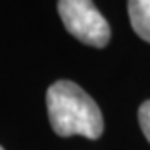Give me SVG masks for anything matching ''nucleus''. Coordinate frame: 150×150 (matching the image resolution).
<instances>
[{"label": "nucleus", "instance_id": "f257e3e1", "mask_svg": "<svg viewBox=\"0 0 150 150\" xmlns=\"http://www.w3.org/2000/svg\"><path fill=\"white\" fill-rule=\"evenodd\" d=\"M47 110L50 125L60 137L82 135L97 140L103 132V117L97 102L70 80H59L48 87Z\"/></svg>", "mask_w": 150, "mask_h": 150}, {"label": "nucleus", "instance_id": "39448f33", "mask_svg": "<svg viewBox=\"0 0 150 150\" xmlns=\"http://www.w3.org/2000/svg\"><path fill=\"white\" fill-rule=\"evenodd\" d=\"M0 150H4V147H2V145H0Z\"/></svg>", "mask_w": 150, "mask_h": 150}, {"label": "nucleus", "instance_id": "7ed1b4c3", "mask_svg": "<svg viewBox=\"0 0 150 150\" xmlns=\"http://www.w3.org/2000/svg\"><path fill=\"white\" fill-rule=\"evenodd\" d=\"M129 17L135 33L150 43V0H129Z\"/></svg>", "mask_w": 150, "mask_h": 150}, {"label": "nucleus", "instance_id": "f03ea898", "mask_svg": "<svg viewBox=\"0 0 150 150\" xmlns=\"http://www.w3.org/2000/svg\"><path fill=\"white\" fill-rule=\"evenodd\" d=\"M59 15L65 28L85 45L103 48L110 40V27L92 0H59Z\"/></svg>", "mask_w": 150, "mask_h": 150}, {"label": "nucleus", "instance_id": "20e7f679", "mask_svg": "<svg viewBox=\"0 0 150 150\" xmlns=\"http://www.w3.org/2000/svg\"><path fill=\"white\" fill-rule=\"evenodd\" d=\"M139 123L145 139L150 142V100L144 102L139 108Z\"/></svg>", "mask_w": 150, "mask_h": 150}]
</instances>
